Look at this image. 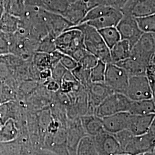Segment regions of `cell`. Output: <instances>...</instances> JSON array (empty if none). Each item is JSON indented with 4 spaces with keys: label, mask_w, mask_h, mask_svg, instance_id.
Instances as JSON below:
<instances>
[{
    "label": "cell",
    "mask_w": 155,
    "mask_h": 155,
    "mask_svg": "<svg viewBox=\"0 0 155 155\" xmlns=\"http://www.w3.org/2000/svg\"><path fill=\"white\" fill-rule=\"evenodd\" d=\"M44 9L61 15L69 3L66 0H43Z\"/></svg>",
    "instance_id": "obj_28"
},
{
    "label": "cell",
    "mask_w": 155,
    "mask_h": 155,
    "mask_svg": "<svg viewBox=\"0 0 155 155\" xmlns=\"http://www.w3.org/2000/svg\"><path fill=\"white\" fill-rule=\"evenodd\" d=\"M39 77L43 80H48L51 78V71L50 68L44 69L40 71Z\"/></svg>",
    "instance_id": "obj_40"
},
{
    "label": "cell",
    "mask_w": 155,
    "mask_h": 155,
    "mask_svg": "<svg viewBox=\"0 0 155 155\" xmlns=\"http://www.w3.org/2000/svg\"><path fill=\"white\" fill-rule=\"evenodd\" d=\"M98 155H117L122 153L114 134L104 131L93 137Z\"/></svg>",
    "instance_id": "obj_10"
},
{
    "label": "cell",
    "mask_w": 155,
    "mask_h": 155,
    "mask_svg": "<svg viewBox=\"0 0 155 155\" xmlns=\"http://www.w3.org/2000/svg\"><path fill=\"white\" fill-rule=\"evenodd\" d=\"M155 122L148 132L140 136H134L123 150V153L137 155L153 152L155 150Z\"/></svg>",
    "instance_id": "obj_7"
},
{
    "label": "cell",
    "mask_w": 155,
    "mask_h": 155,
    "mask_svg": "<svg viewBox=\"0 0 155 155\" xmlns=\"http://www.w3.org/2000/svg\"><path fill=\"white\" fill-rule=\"evenodd\" d=\"M55 43L56 50L70 56L78 50L84 48L83 33L74 27L68 28L57 36Z\"/></svg>",
    "instance_id": "obj_4"
},
{
    "label": "cell",
    "mask_w": 155,
    "mask_h": 155,
    "mask_svg": "<svg viewBox=\"0 0 155 155\" xmlns=\"http://www.w3.org/2000/svg\"><path fill=\"white\" fill-rule=\"evenodd\" d=\"M51 78L52 80L61 84V80L67 72L66 69L60 63L51 68Z\"/></svg>",
    "instance_id": "obj_36"
},
{
    "label": "cell",
    "mask_w": 155,
    "mask_h": 155,
    "mask_svg": "<svg viewBox=\"0 0 155 155\" xmlns=\"http://www.w3.org/2000/svg\"><path fill=\"white\" fill-rule=\"evenodd\" d=\"M155 114L141 116L131 114L127 130L134 136L145 134L149 132L151 126L155 122Z\"/></svg>",
    "instance_id": "obj_14"
},
{
    "label": "cell",
    "mask_w": 155,
    "mask_h": 155,
    "mask_svg": "<svg viewBox=\"0 0 155 155\" xmlns=\"http://www.w3.org/2000/svg\"><path fill=\"white\" fill-rule=\"evenodd\" d=\"M80 120L86 135L93 137L105 131L102 118L95 115H84Z\"/></svg>",
    "instance_id": "obj_17"
},
{
    "label": "cell",
    "mask_w": 155,
    "mask_h": 155,
    "mask_svg": "<svg viewBox=\"0 0 155 155\" xmlns=\"http://www.w3.org/2000/svg\"><path fill=\"white\" fill-rule=\"evenodd\" d=\"M137 155H155V152H147V153H144L142 154H139Z\"/></svg>",
    "instance_id": "obj_41"
},
{
    "label": "cell",
    "mask_w": 155,
    "mask_h": 155,
    "mask_svg": "<svg viewBox=\"0 0 155 155\" xmlns=\"http://www.w3.org/2000/svg\"><path fill=\"white\" fill-rule=\"evenodd\" d=\"M114 64L123 68L127 72L129 77L133 76L145 75L147 67L141 64L138 61H136L131 58Z\"/></svg>",
    "instance_id": "obj_20"
},
{
    "label": "cell",
    "mask_w": 155,
    "mask_h": 155,
    "mask_svg": "<svg viewBox=\"0 0 155 155\" xmlns=\"http://www.w3.org/2000/svg\"><path fill=\"white\" fill-rule=\"evenodd\" d=\"M55 40V38L50 35H47L39 41L36 52H45L50 54L55 51L56 50Z\"/></svg>",
    "instance_id": "obj_30"
},
{
    "label": "cell",
    "mask_w": 155,
    "mask_h": 155,
    "mask_svg": "<svg viewBox=\"0 0 155 155\" xmlns=\"http://www.w3.org/2000/svg\"><path fill=\"white\" fill-rule=\"evenodd\" d=\"M77 155H98L93 137L86 135L80 140L76 150Z\"/></svg>",
    "instance_id": "obj_23"
},
{
    "label": "cell",
    "mask_w": 155,
    "mask_h": 155,
    "mask_svg": "<svg viewBox=\"0 0 155 155\" xmlns=\"http://www.w3.org/2000/svg\"><path fill=\"white\" fill-rule=\"evenodd\" d=\"M11 102H8L0 105V124L3 125L9 119H11L12 107Z\"/></svg>",
    "instance_id": "obj_37"
},
{
    "label": "cell",
    "mask_w": 155,
    "mask_h": 155,
    "mask_svg": "<svg viewBox=\"0 0 155 155\" xmlns=\"http://www.w3.org/2000/svg\"><path fill=\"white\" fill-rule=\"evenodd\" d=\"M98 59L95 56L87 52L83 58L78 62V65L84 68L91 70L98 63Z\"/></svg>",
    "instance_id": "obj_35"
},
{
    "label": "cell",
    "mask_w": 155,
    "mask_h": 155,
    "mask_svg": "<svg viewBox=\"0 0 155 155\" xmlns=\"http://www.w3.org/2000/svg\"><path fill=\"white\" fill-rule=\"evenodd\" d=\"M114 136H115L116 139L121 148L122 153L125 147L127 146V145L129 143V141L132 140L134 136L133 134L127 129H125L116 134H114Z\"/></svg>",
    "instance_id": "obj_33"
},
{
    "label": "cell",
    "mask_w": 155,
    "mask_h": 155,
    "mask_svg": "<svg viewBox=\"0 0 155 155\" xmlns=\"http://www.w3.org/2000/svg\"><path fill=\"white\" fill-rule=\"evenodd\" d=\"M124 95L133 101L155 99V93L145 75L129 77Z\"/></svg>",
    "instance_id": "obj_5"
},
{
    "label": "cell",
    "mask_w": 155,
    "mask_h": 155,
    "mask_svg": "<svg viewBox=\"0 0 155 155\" xmlns=\"http://www.w3.org/2000/svg\"><path fill=\"white\" fill-rule=\"evenodd\" d=\"M8 54V52H6L2 51H0V55H3V54Z\"/></svg>",
    "instance_id": "obj_44"
},
{
    "label": "cell",
    "mask_w": 155,
    "mask_h": 155,
    "mask_svg": "<svg viewBox=\"0 0 155 155\" xmlns=\"http://www.w3.org/2000/svg\"><path fill=\"white\" fill-rule=\"evenodd\" d=\"M130 116L128 112H122L102 118L105 131L114 134L127 129Z\"/></svg>",
    "instance_id": "obj_13"
},
{
    "label": "cell",
    "mask_w": 155,
    "mask_h": 155,
    "mask_svg": "<svg viewBox=\"0 0 155 155\" xmlns=\"http://www.w3.org/2000/svg\"><path fill=\"white\" fill-rule=\"evenodd\" d=\"M127 155V154H126V153H120V154H118V155Z\"/></svg>",
    "instance_id": "obj_45"
},
{
    "label": "cell",
    "mask_w": 155,
    "mask_h": 155,
    "mask_svg": "<svg viewBox=\"0 0 155 155\" xmlns=\"http://www.w3.org/2000/svg\"><path fill=\"white\" fill-rule=\"evenodd\" d=\"M116 28L121 40L128 41L132 48L143 34L138 27L136 18L129 15H123Z\"/></svg>",
    "instance_id": "obj_8"
},
{
    "label": "cell",
    "mask_w": 155,
    "mask_h": 155,
    "mask_svg": "<svg viewBox=\"0 0 155 155\" xmlns=\"http://www.w3.org/2000/svg\"><path fill=\"white\" fill-rule=\"evenodd\" d=\"M98 32L109 49L121 40L116 27L104 28L98 30Z\"/></svg>",
    "instance_id": "obj_24"
},
{
    "label": "cell",
    "mask_w": 155,
    "mask_h": 155,
    "mask_svg": "<svg viewBox=\"0 0 155 155\" xmlns=\"http://www.w3.org/2000/svg\"><path fill=\"white\" fill-rule=\"evenodd\" d=\"M66 1L70 4V3H72V2H76V1H80V0H66Z\"/></svg>",
    "instance_id": "obj_43"
},
{
    "label": "cell",
    "mask_w": 155,
    "mask_h": 155,
    "mask_svg": "<svg viewBox=\"0 0 155 155\" xmlns=\"http://www.w3.org/2000/svg\"><path fill=\"white\" fill-rule=\"evenodd\" d=\"M136 20L138 27L143 33H155V14L137 17L136 18Z\"/></svg>",
    "instance_id": "obj_27"
},
{
    "label": "cell",
    "mask_w": 155,
    "mask_h": 155,
    "mask_svg": "<svg viewBox=\"0 0 155 155\" xmlns=\"http://www.w3.org/2000/svg\"><path fill=\"white\" fill-rule=\"evenodd\" d=\"M72 27L77 28L83 33L85 50L106 64L111 63L110 49L103 40L98 30L86 23Z\"/></svg>",
    "instance_id": "obj_1"
},
{
    "label": "cell",
    "mask_w": 155,
    "mask_h": 155,
    "mask_svg": "<svg viewBox=\"0 0 155 155\" xmlns=\"http://www.w3.org/2000/svg\"><path fill=\"white\" fill-rule=\"evenodd\" d=\"M115 8L111 6L106 5H97L89 9V11L86 13L84 17L83 20L79 24H83L88 22L90 21L97 19L100 17L103 16L106 14L113 11Z\"/></svg>",
    "instance_id": "obj_26"
},
{
    "label": "cell",
    "mask_w": 155,
    "mask_h": 155,
    "mask_svg": "<svg viewBox=\"0 0 155 155\" xmlns=\"http://www.w3.org/2000/svg\"><path fill=\"white\" fill-rule=\"evenodd\" d=\"M39 155H54V154H52V153H49V152H44V153H41V154H40Z\"/></svg>",
    "instance_id": "obj_42"
},
{
    "label": "cell",
    "mask_w": 155,
    "mask_h": 155,
    "mask_svg": "<svg viewBox=\"0 0 155 155\" xmlns=\"http://www.w3.org/2000/svg\"><path fill=\"white\" fill-rule=\"evenodd\" d=\"M106 64L98 61L97 64L90 70V79L92 83H104L105 77Z\"/></svg>",
    "instance_id": "obj_29"
},
{
    "label": "cell",
    "mask_w": 155,
    "mask_h": 155,
    "mask_svg": "<svg viewBox=\"0 0 155 155\" xmlns=\"http://www.w3.org/2000/svg\"><path fill=\"white\" fill-rule=\"evenodd\" d=\"M131 101L124 94L113 93L97 106L94 115L102 118L119 113L128 112Z\"/></svg>",
    "instance_id": "obj_2"
},
{
    "label": "cell",
    "mask_w": 155,
    "mask_h": 155,
    "mask_svg": "<svg viewBox=\"0 0 155 155\" xmlns=\"http://www.w3.org/2000/svg\"><path fill=\"white\" fill-rule=\"evenodd\" d=\"M89 105L86 115L94 114L95 109L100 104L108 97L113 93L110 89L108 88L104 83H89L86 87Z\"/></svg>",
    "instance_id": "obj_11"
},
{
    "label": "cell",
    "mask_w": 155,
    "mask_h": 155,
    "mask_svg": "<svg viewBox=\"0 0 155 155\" xmlns=\"http://www.w3.org/2000/svg\"><path fill=\"white\" fill-rule=\"evenodd\" d=\"M132 47L129 42L121 40L110 49L111 63H117L130 57Z\"/></svg>",
    "instance_id": "obj_18"
},
{
    "label": "cell",
    "mask_w": 155,
    "mask_h": 155,
    "mask_svg": "<svg viewBox=\"0 0 155 155\" xmlns=\"http://www.w3.org/2000/svg\"><path fill=\"white\" fill-rule=\"evenodd\" d=\"M155 33H143L131 50L130 57L145 67L155 59Z\"/></svg>",
    "instance_id": "obj_3"
},
{
    "label": "cell",
    "mask_w": 155,
    "mask_h": 155,
    "mask_svg": "<svg viewBox=\"0 0 155 155\" xmlns=\"http://www.w3.org/2000/svg\"><path fill=\"white\" fill-rule=\"evenodd\" d=\"M20 18L4 12L0 18V32L5 34H14L19 28Z\"/></svg>",
    "instance_id": "obj_21"
},
{
    "label": "cell",
    "mask_w": 155,
    "mask_h": 155,
    "mask_svg": "<svg viewBox=\"0 0 155 155\" xmlns=\"http://www.w3.org/2000/svg\"><path fill=\"white\" fill-rule=\"evenodd\" d=\"M13 98L11 90L0 78V105L11 102Z\"/></svg>",
    "instance_id": "obj_34"
},
{
    "label": "cell",
    "mask_w": 155,
    "mask_h": 155,
    "mask_svg": "<svg viewBox=\"0 0 155 155\" xmlns=\"http://www.w3.org/2000/svg\"><path fill=\"white\" fill-rule=\"evenodd\" d=\"M128 113L132 115H148L155 114V104L154 99L131 101Z\"/></svg>",
    "instance_id": "obj_19"
},
{
    "label": "cell",
    "mask_w": 155,
    "mask_h": 155,
    "mask_svg": "<svg viewBox=\"0 0 155 155\" xmlns=\"http://www.w3.org/2000/svg\"><path fill=\"white\" fill-rule=\"evenodd\" d=\"M34 65L40 71L44 69H51V59L49 54L36 52L33 56Z\"/></svg>",
    "instance_id": "obj_31"
},
{
    "label": "cell",
    "mask_w": 155,
    "mask_h": 155,
    "mask_svg": "<svg viewBox=\"0 0 155 155\" xmlns=\"http://www.w3.org/2000/svg\"><path fill=\"white\" fill-rule=\"evenodd\" d=\"M46 88L51 92H57L60 90V84L54 80H50L47 81Z\"/></svg>",
    "instance_id": "obj_39"
},
{
    "label": "cell",
    "mask_w": 155,
    "mask_h": 155,
    "mask_svg": "<svg viewBox=\"0 0 155 155\" xmlns=\"http://www.w3.org/2000/svg\"><path fill=\"white\" fill-rule=\"evenodd\" d=\"M71 72L78 82L82 86L85 87V88H86L89 83H91L90 79V70L84 68L78 65L74 70L71 71Z\"/></svg>",
    "instance_id": "obj_32"
},
{
    "label": "cell",
    "mask_w": 155,
    "mask_h": 155,
    "mask_svg": "<svg viewBox=\"0 0 155 155\" xmlns=\"http://www.w3.org/2000/svg\"><path fill=\"white\" fill-rule=\"evenodd\" d=\"M60 63L67 70L71 71L78 66L77 61H75L70 56L63 54Z\"/></svg>",
    "instance_id": "obj_38"
},
{
    "label": "cell",
    "mask_w": 155,
    "mask_h": 155,
    "mask_svg": "<svg viewBox=\"0 0 155 155\" xmlns=\"http://www.w3.org/2000/svg\"><path fill=\"white\" fill-rule=\"evenodd\" d=\"M89 9L86 1L80 0L70 3L61 16L74 27L81 22Z\"/></svg>",
    "instance_id": "obj_12"
},
{
    "label": "cell",
    "mask_w": 155,
    "mask_h": 155,
    "mask_svg": "<svg viewBox=\"0 0 155 155\" xmlns=\"http://www.w3.org/2000/svg\"><path fill=\"white\" fill-rule=\"evenodd\" d=\"M25 8L24 0H5L4 12L20 18L24 15Z\"/></svg>",
    "instance_id": "obj_25"
},
{
    "label": "cell",
    "mask_w": 155,
    "mask_h": 155,
    "mask_svg": "<svg viewBox=\"0 0 155 155\" xmlns=\"http://www.w3.org/2000/svg\"><path fill=\"white\" fill-rule=\"evenodd\" d=\"M1 124H0V127H1Z\"/></svg>",
    "instance_id": "obj_46"
},
{
    "label": "cell",
    "mask_w": 155,
    "mask_h": 155,
    "mask_svg": "<svg viewBox=\"0 0 155 155\" xmlns=\"http://www.w3.org/2000/svg\"><path fill=\"white\" fill-rule=\"evenodd\" d=\"M129 76L123 68L116 64H106L104 82L113 93L125 94L127 89Z\"/></svg>",
    "instance_id": "obj_6"
},
{
    "label": "cell",
    "mask_w": 155,
    "mask_h": 155,
    "mask_svg": "<svg viewBox=\"0 0 155 155\" xmlns=\"http://www.w3.org/2000/svg\"><path fill=\"white\" fill-rule=\"evenodd\" d=\"M40 14L45 22L48 35L55 39L60 34L72 27L70 22L60 15L43 9H40Z\"/></svg>",
    "instance_id": "obj_9"
},
{
    "label": "cell",
    "mask_w": 155,
    "mask_h": 155,
    "mask_svg": "<svg viewBox=\"0 0 155 155\" xmlns=\"http://www.w3.org/2000/svg\"><path fill=\"white\" fill-rule=\"evenodd\" d=\"M67 133V149L71 152L74 150L76 152L80 140L86 136L82 126L80 118L79 119H74L70 123Z\"/></svg>",
    "instance_id": "obj_15"
},
{
    "label": "cell",
    "mask_w": 155,
    "mask_h": 155,
    "mask_svg": "<svg viewBox=\"0 0 155 155\" xmlns=\"http://www.w3.org/2000/svg\"><path fill=\"white\" fill-rule=\"evenodd\" d=\"M122 16V12L120 9H114L103 16L85 23L98 31L104 28L116 27Z\"/></svg>",
    "instance_id": "obj_16"
},
{
    "label": "cell",
    "mask_w": 155,
    "mask_h": 155,
    "mask_svg": "<svg viewBox=\"0 0 155 155\" xmlns=\"http://www.w3.org/2000/svg\"><path fill=\"white\" fill-rule=\"evenodd\" d=\"M18 130L13 119L6 121L0 127V143H10L16 139Z\"/></svg>",
    "instance_id": "obj_22"
}]
</instances>
